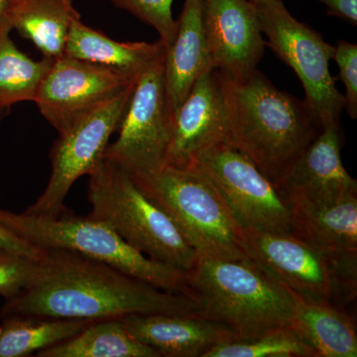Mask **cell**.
Listing matches in <instances>:
<instances>
[{"label": "cell", "instance_id": "obj_19", "mask_svg": "<svg viewBox=\"0 0 357 357\" xmlns=\"http://www.w3.org/2000/svg\"><path fill=\"white\" fill-rule=\"evenodd\" d=\"M289 206L294 236L325 252L357 255V195L323 206Z\"/></svg>", "mask_w": 357, "mask_h": 357}, {"label": "cell", "instance_id": "obj_30", "mask_svg": "<svg viewBox=\"0 0 357 357\" xmlns=\"http://www.w3.org/2000/svg\"><path fill=\"white\" fill-rule=\"evenodd\" d=\"M326 6L328 15L357 25V0H317Z\"/></svg>", "mask_w": 357, "mask_h": 357}, {"label": "cell", "instance_id": "obj_5", "mask_svg": "<svg viewBox=\"0 0 357 357\" xmlns=\"http://www.w3.org/2000/svg\"><path fill=\"white\" fill-rule=\"evenodd\" d=\"M89 215L107 222L133 248L190 271L199 255L171 218L148 198L132 174L109 160L89 174Z\"/></svg>", "mask_w": 357, "mask_h": 357}, {"label": "cell", "instance_id": "obj_17", "mask_svg": "<svg viewBox=\"0 0 357 357\" xmlns=\"http://www.w3.org/2000/svg\"><path fill=\"white\" fill-rule=\"evenodd\" d=\"M204 0H185L175 40L166 49L164 83L171 117L202 75L213 69L204 20Z\"/></svg>", "mask_w": 357, "mask_h": 357}, {"label": "cell", "instance_id": "obj_20", "mask_svg": "<svg viewBox=\"0 0 357 357\" xmlns=\"http://www.w3.org/2000/svg\"><path fill=\"white\" fill-rule=\"evenodd\" d=\"M165 51L160 40L154 43L115 41L79 20L70 27L64 55L105 66L137 79Z\"/></svg>", "mask_w": 357, "mask_h": 357}, {"label": "cell", "instance_id": "obj_24", "mask_svg": "<svg viewBox=\"0 0 357 357\" xmlns=\"http://www.w3.org/2000/svg\"><path fill=\"white\" fill-rule=\"evenodd\" d=\"M10 26L0 29V109L14 103L33 102L37 89L55 60L34 61L10 38Z\"/></svg>", "mask_w": 357, "mask_h": 357}, {"label": "cell", "instance_id": "obj_7", "mask_svg": "<svg viewBox=\"0 0 357 357\" xmlns=\"http://www.w3.org/2000/svg\"><path fill=\"white\" fill-rule=\"evenodd\" d=\"M243 241L249 258L301 297L337 305L356 296L357 255L325 252L288 232L243 229Z\"/></svg>", "mask_w": 357, "mask_h": 357}, {"label": "cell", "instance_id": "obj_23", "mask_svg": "<svg viewBox=\"0 0 357 357\" xmlns=\"http://www.w3.org/2000/svg\"><path fill=\"white\" fill-rule=\"evenodd\" d=\"M95 321L9 317L0 325V357H26L74 337Z\"/></svg>", "mask_w": 357, "mask_h": 357}, {"label": "cell", "instance_id": "obj_9", "mask_svg": "<svg viewBox=\"0 0 357 357\" xmlns=\"http://www.w3.org/2000/svg\"><path fill=\"white\" fill-rule=\"evenodd\" d=\"M218 190L241 229L292 234V213L273 183L227 143L206 148L191 166Z\"/></svg>", "mask_w": 357, "mask_h": 357}, {"label": "cell", "instance_id": "obj_21", "mask_svg": "<svg viewBox=\"0 0 357 357\" xmlns=\"http://www.w3.org/2000/svg\"><path fill=\"white\" fill-rule=\"evenodd\" d=\"M79 20L73 0H17L10 24L37 47L42 58L57 60L64 55L73 23Z\"/></svg>", "mask_w": 357, "mask_h": 357}, {"label": "cell", "instance_id": "obj_15", "mask_svg": "<svg viewBox=\"0 0 357 357\" xmlns=\"http://www.w3.org/2000/svg\"><path fill=\"white\" fill-rule=\"evenodd\" d=\"M227 115L215 70L196 83L171 117L165 165L187 168L206 148L227 141Z\"/></svg>", "mask_w": 357, "mask_h": 357}, {"label": "cell", "instance_id": "obj_33", "mask_svg": "<svg viewBox=\"0 0 357 357\" xmlns=\"http://www.w3.org/2000/svg\"><path fill=\"white\" fill-rule=\"evenodd\" d=\"M252 3H258V2L265 1V0H250Z\"/></svg>", "mask_w": 357, "mask_h": 357}, {"label": "cell", "instance_id": "obj_18", "mask_svg": "<svg viewBox=\"0 0 357 357\" xmlns=\"http://www.w3.org/2000/svg\"><path fill=\"white\" fill-rule=\"evenodd\" d=\"M292 328L316 357L357 356V333L352 317L333 303L306 299L293 293Z\"/></svg>", "mask_w": 357, "mask_h": 357}, {"label": "cell", "instance_id": "obj_26", "mask_svg": "<svg viewBox=\"0 0 357 357\" xmlns=\"http://www.w3.org/2000/svg\"><path fill=\"white\" fill-rule=\"evenodd\" d=\"M119 8L124 9L156 29L160 41L168 48L177 34L178 21L172 14L173 0H112Z\"/></svg>", "mask_w": 357, "mask_h": 357}, {"label": "cell", "instance_id": "obj_11", "mask_svg": "<svg viewBox=\"0 0 357 357\" xmlns=\"http://www.w3.org/2000/svg\"><path fill=\"white\" fill-rule=\"evenodd\" d=\"M164 57L165 54L138 76L117 129L119 136L107 145L103 155V158L132 174L153 172L165 165L170 114Z\"/></svg>", "mask_w": 357, "mask_h": 357}, {"label": "cell", "instance_id": "obj_8", "mask_svg": "<svg viewBox=\"0 0 357 357\" xmlns=\"http://www.w3.org/2000/svg\"><path fill=\"white\" fill-rule=\"evenodd\" d=\"M255 6L266 46L292 68L305 91V102L324 128L340 124L344 96L330 72L335 47L310 26L294 18L282 0H265Z\"/></svg>", "mask_w": 357, "mask_h": 357}, {"label": "cell", "instance_id": "obj_10", "mask_svg": "<svg viewBox=\"0 0 357 357\" xmlns=\"http://www.w3.org/2000/svg\"><path fill=\"white\" fill-rule=\"evenodd\" d=\"M134 84L59 134L50 152V178L44 192L26 213L55 217L65 210V199L72 185L102 162L110 137L119 129L128 107Z\"/></svg>", "mask_w": 357, "mask_h": 357}, {"label": "cell", "instance_id": "obj_2", "mask_svg": "<svg viewBox=\"0 0 357 357\" xmlns=\"http://www.w3.org/2000/svg\"><path fill=\"white\" fill-rule=\"evenodd\" d=\"M215 72L227 115L225 143L248 157L277 188L323 130L318 115L257 69L241 77Z\"/></svg>", "mask_w": 357, "mask_h": 357}, {"label": "cell", "instance_id": "obj_6", "mask_svg": "<svg viewBox=\"0 0 357 357\" xmlns=\"http://www.w3.org/2000/svg\"><path fill=\"white\" fill-rule=\"evenodd\" d=\"M132 175L148 198L171 218L199 257L248 258L243 229L218 190L194 167L164 165L153 172Z\"/></svg>", "mask_w": 357, "mask_h": 357}, {"label": "cell", "instance_id": "obj_25", "mask_svg": "<svg viewBox=\"0 0 357 357\" xmlns=\"http://www.w3.org/2000/svg\"><path fill=\"white\" fill-rule=\"evenodd\" d=\"M204 357H316V354L292 326L260 335L232 338L215 345Z\"/></svg>", "mask_w": 357, "mask_h": 357}, {"label": "cell", "instance_id": "obj_28", "mask_svg": "<svg viewBox=\"0 0 357 357\" xmlns=\"http://www.w3.org/2000/svg\"><path fill=\"white\" fill-rule=\"evenodd\" d=\"M333 60L340 69V79L345 89L344 109L352 119L357 117V45L338 41Z\"/></svg>", "mask_w": 357, "mask_h": 357}, {"label": "cell", "instance_id": "obj_29", "mask_svg": "<svg viewBox=\"0 0 357 357\" xmlns=\"http://www.w3.org/2000/svg\"><path fill=\"white\" fill-rule=\"evenodd\" d=\"M0 248L36 258V259H41L47 252L45 249L33 245L21 237L16 236L11 230L4 227L1 222H0Z\"/></svg>", "mask_w": 357, "mask_h": 357}, {"label": "cell", "instance_id": "obj_12", "mask_svg": "<svg viewBox=\"0 0 357 357\" xmlns=\"http://www.w3.org/2000/svg\"><path fill=\"white\" fill-rule=\"evenodd\" d=\"M136 79L105 66L63 55L49 68L33 102L61 134L84 115L121 95Z\"/></svg>", "mask_w": 357, "mask_h": 357}, {"label": "cell", "instance_id": "obj_14", "mask_svg": "<svg viewBox=\"0 0 357 357\" xmlns=\"http://www.w3.org/2000/svg\"><path fill=\"white\" fill-rule=\"evenodd\" d=\"M204 20L213 70L241 77L257 69L266 42L250 0H204Z\"/></svg>", "mask_w": 357, "mask_h": 357}, {"label": "cell", "instance_id": "obj_27", "mask_svg": "<svg viewBox=\"0 0 357 357\" xmlns=\"http://www.w3.org/2000/svg\"><path fill=\"white\" fill-rule=\"evenodd\" d=\"M41 259L0 248V296L11 299L29 287L38 274Z\"/></svg>", "mask_w": 357, "mask_h": 357}, {"label": "cell", "instance_id": "obj_4", "mask_svg": "<svg viewBox=\"0 0 357 357\" xmlns=\"http://www.w3.org/2000/svg\"><path fill=\"white\" fill-rule=\"evenodd\" d=\"M0 222L33 245L75 251L171 293L191 294L189 271L129 245L107 222L65 210L55 217L0 210Z\"/></svg>", "mask_w": 357, "mask_h": 357}, {"label": "cell", "instance_id": "obj_13", "mask_svg": "<svg viewBox=\"0 0 357 357\" xmlns=\"http://www.w3.org/2000/svg\"><path fill=\"white\" fill-rule=\"evenodd\" d=\"M342 145L340 123L323 128L277 185L288 206H323L357 195L356 180L342 164Z\"/></svg>", "mask_w": 357, "mask_h": 357}, {"label": "cell", "instance_id": "obj_32", "mask_svg": "<svg viewBox=\"0 0 357 357\" xmlns=\"http://www.w3.org/2000/svg\"><path fill=\"white\" fill-rule=\"evenodd\" d=\"M9 109H0V121L3 119V117L6 116L7 114H8Z\"/></svg>", "mask_w": 357, "mask_h": 357}, {"label": "cell", "instance_id": "obj_31", "mask_svg": "<svg viewBox=\"0 0 357 357\" xmlns=\"http://www.w3.org/2000/svg\"><path fill=\"white\" fill-rule=\"evenodd\" d=\"M17 0H0V29L10 26V16ZM13 28V27H11Z\"/></svg>", "mask_w": 357, "mask_h": 357}, {"label": "cell", "instance_id": "obj_3", "mask_svg": "<svg viewBox=\"0 0 357 357\" xmlns=\"http://www.w3.org/2000/svg\"><path fill=\"white\" fill-rule=\"evenodd\" d=\"M189 275L201 317L229 326L236 338L292 326V291L251 258L199 257Z\"/></svg>", "mask_w": 357, "mask_h": 357}, {"label": "cell", "instance_id": "obj_16", "mask_svg": "<svg viewBox=\"0 0 357 357\" xmlns=\"http://www.w3.org/2000/svg\"><path fill=\"white\" fill-rule=\"evenodd\" d=\"M121 319L135 340L160 356L204 357L215 345L236 338L229 326L197 314H130Z\"/></svg>", "mask_w": 357, "mask_h": 357}, {"label": "cell", "instance_id": "obj_22", "mask_svg": "<svg viewBox=\"0 0 357 357\" xmlns=\"http://www.w3.org/2000/svg\"><path fill=\"white\" fill-rule=\"evenodd\" d=\"M36 357H160L158 352L138 342L121 319H100L74 337L40 351Z\"/></svg>", "mask_w": 357, "mask_h": 357}, {"label": "cell", "instance_id": "obj_1", "mask_svg": "<svg viewBox=\"0 0 357 357\" xmlns=\"http://www.w3.org/2000/svg\"><path fill=\"white\" fill-rule=\"evenodd\" d=\"M199 301L185 293L162 290L75 251L51 249L40 260L29 287L0 310V319H122L130 314L201 316Z\"/></svg>", "mask_w": 357, "mask_h": 357}]
</instances>
